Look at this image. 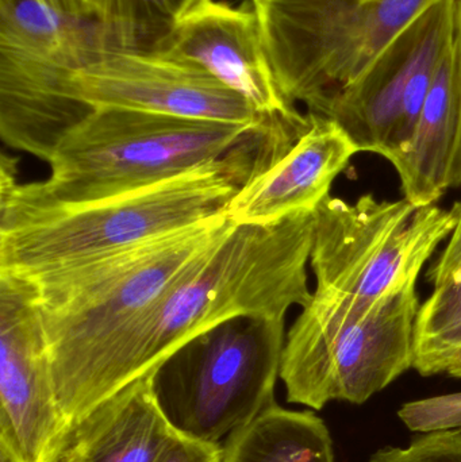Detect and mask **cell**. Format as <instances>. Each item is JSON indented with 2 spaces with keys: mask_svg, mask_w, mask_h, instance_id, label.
Segmentation results:
<instances>
[{
  "mask_svg": "<svg viewBox=\"0 0 461 462\" xmlns=\"http://www.w3.org/2000/svg\"><path fill=\"white\" fill-rule=\"evenodd\" d=\"M233 226L224 214L78 265L22 276L37 293L57 396L70 426L97 407L103 376L135 323Z\"/></svg>",
  "mask_w": 461,
  "mask_h": 462,
  "instance_id": "obj_1",
  "label": "cell"
},
{
  "mask_svg": "<svg viewBox=\"0 0 461 462\" xmlns=\"http://www.w3.org/2000/svg\"><path fill=\"white\" fill-rule=\"evenodd\" d=\"M314 213L271 225H235L127 334L111 360L97 404L153 374L195 337L240 317L286 319L311 300L308 265Z\"/></svg>",
  "mask_w": 461,
  "mask_h": 462,
  "instance_id": "obj_2",
  "label": "cell"
},
{
  "mask_svg": "<svg viewBox=\"0 0 461 462\" xmlns=\"http://www.w3.org/2000/svg\"><path fill=\"white\" fill-rule=\"evenodd\" d=\"M273 127L227 156L164 183L78 206L0 200V271L32 276L78 265L224 216L273 157Z\"/></svg>",
  "mask_w": 461,
  "mask_h": 462,
  "instance_id": "obj_3",
  "label": "cell"
},
{
  "mask_svg": "<svg viewBox=\"0 0 461 462\" xmlns=\"http://www.w3.org/2000/svg\"><path fill=\"white\" fill-rule=\"evenodd\" d=\"M275 121L249 126L94 108L57 143L46 180L19 183L18 160L3 156L0 200L78 206L132 194L227 156Z\"/></svg>",
  "mask_w": 461,
  "mask_h": 462,
  "instance_id": "obj_4",
  "label": "cell"
},
{
  "mask_svg": "<svg viewBox=\"0 0 461 462\" xmlns=\"http://www.w3.org/2000/svg\"><path fill=\"white\" fill-rule=\"evenodd\" d=\"M461 202L449 208L408 199L356 202L327 197L314 211L311 301L344 314H364L417 284L425 263L459 225Z\"/></svg>",
  "mask_w": 461,
  "mask_h": 462,
  "instance_id": "obj_5",
  "label": "cell"
},
{
  "mask_svg": "<svg viewBox=\"0 0 461 462\" xmlns=\"http://www.w3.org/2000/svg\"><path fill=\"white\" fill-rule=\"evenodd\" d=\"M276 83L327 116L430 0H249Z\"/></svg>",
  "mask_w": 461,
  "mask_h": 462,
  "instance_id": "obj_6",
  "label": "cell"
},
{
  "mask_svg": "<svg viewBox=\"0 0 461 462\" xmlns=\"http://www.w3.org/2000/svg\"><path fill=\"white\" fill-rule=\"evenodd\" d=\"M286 319L240 317L195 337L152 374L154 396L187 439L221 444L276 403Z\"/></svg>",
  "mask_w": 461,
  "mask_h": 462,
  "instance_id": "obj_7",
  "label": "cell"
},
{
  "mask_svg": "<svg viewBox=\"0 0 461 462\" xmlns=\"http://www.w3.org/2000/svg\"><path fill=\"white\" fill-rule=\"evenodd\" d=\"M417 284L364 314L309 301L286 336L281 379L287 402L322 410L329 402L363 404L414 366L420 312Z\"/></svg>",
  "mask_w": 461,
  "mask_h": 462,
  "instance_id": "obj_8",
  "label": "cell"
},
{
  "mask_svg": "<svg viewBox=\"0 0 461 462\" xmlns=\"http://www.w3.org/2000/svg\"><path fill=\"white\" fill-rule=\"evenodd\" d=\"M454 0H430L330 111L360 152L394 160L410 143L452 43Z\"/></svg>",
  "mask_w": 461,
  "mask_h": 462,
  "instance_id": "obj_9",
  "label": "cell"
},
{
  "mask_svg": "<svg viewBox=\"0 0 461 462\" xmlns=\"http://www.w3.org/2000/svg\"><path fill=\"white\" fill-rule=\"evenodd\" d=\"M70 429L34 285L0 271V462H57Z\"/></svg>",
  "mask_w": 461,
  "mask_h": 462,
  "instance_id": "obj_10",
  "label": "cell"
},
{
  "mask_svg": "<svg viewBox=\"0 0 461 462\" xmlns=\"http://www.w3.org/2000/svg\"><path fill=\"white\" fill-rule=\"evenodd\" d=\"M62 89L91 110L122 108L249 126L275 121L200 68L151 51H107L69 73Z\"/></svg>",
  "mask_w": 461,
  "mask_h": 462,
  "instance_id": "obj_11",
  "label": "cell"
},
{
  "mask_svg": "<svg viewBox=\"0 0 461 462\" xmlns=\"http://www.w3.org/2000/svg\"><path fill=\"white\" fill-rule=\"evenodd\" d=\"M151 53L200 68L265 118L302 121L306 116L276 83L251 2L202 0Z\"/></svg>",
  "mask_w": 461,
  "mask_h": 462,
  "instance_id": "obj_12",
  "label": "cell"
},
{
  "mask_svg": "<svg viewBox=\"0 0 461 462\" xmlns=\"http://www.w3.org/2000/svg\"><path fill=\"white\" fill-rule=\"evenodd\" d=\"M311 114V113H310ZM313 116L308 132L287 153L241 187L225 210L235 225H271L300 213H314L359 153L343 127Z\"/></svg>",
  "mask_w": 461,
  "mask_h": 462,
  "instance_id": "obj_13",
  "label": "cell"
},
{
  "mask_svg": "<svg viewBox=\"0 0 461 462\" xmlns=\"http://www.w3.org/2000/svg\"><path fill=\"white\" fill-rule=\"evenodd\" d=\"M73 69L61 60L0 46V135L10 148L51 159L91 108L64 94Z\"/></svg>",
  "mask_w": 461,
  "mask_h": 462,
  "instance_id": "obj_14",
  "label": "cell"
},
{
  "mask_svg": "<svg viewBox=\"0 0 461 462\" xmlns=\"http://www.w3.org/2000/svg\"><path fill=\"white\" fill-rule=\"evenodd\" d=\"M181 439L160 409L149 374L75 423L57 462H159Z\"/></svg>",
  "mask_w": 461,
  "mask_h": 462,
  "instance_id": "obj_15",
  "label": "cell"
},
{
  "mask_svg": "<svg viewBox=\"0 0 461 462\" xmlns=\"http://www.w3.org/2000/svg\"><path fill=\"white\" fill-rule=\"evenodd\" d=\"M459 124V92L451 43L438 65L410 143L390 162L409 202L436 205L448 191L449 165Z\"/></svg>",
  "mask_w": 461,
  "mask_h": 462,
  "instance_id": "obj_16",
  "label": "cell"
},
{
  "mask_svg": "<svg viewBox=\"0 0 461 462\" xmlns=\"http://www.w3.org/2000/svg\"><path fill=\"white\" fill-rule=\"evenodd\" d=\"M0 46L59 57L75 69L108 51L97 18L64 13L40 0H0Z\"/></svg>",
  "mask_w": 461,
  "mask_h": 462,
  "instance_id": "obj_17",
  "label": "cell"
},
{
  "mask_svg": "<svg viewBox=\"0 0 461 462\" xmlns=\"http://www.w3.org/2000/svg\"><path fill=\"white\" fill-rule=\"evenodd\" d=\"M222 462H335V456L321 418L273 403L227 437Z\"/></svg>",
  "mask_w": 461,
  "mask_h": 462,
  "instance_id": "obj_18",
  "label": "cell"
},
{
  "mask_svg": "<svg viewBox=\"0 0 461 462\" xmlns=\"http://www.w3.org/2000/svg\"><path fill=\"white\" fill-rule=\"evenodd\" d=\"M202 0H100L97 21L108 51H154Z\"/></svg>",
  "mask_w": 461,
  "mask_h": 462,
  "instance_id": "obj_19",
  "label": "cell"
},
{
  "mask_svg": "<svg viewBox=\"0 0 461 462\" xmlns=\"http://www.w3.org/2000/svg\"><path fill=\"white\" fill-rule=\"evenodd\" d=\"M461 349V265L420 307L414 333V369L422 376L446 374Z\"/></svg>",
  "mask_w": 461,
  "mask_h": 462,
  "instance_id": "obj_20",
  "label": "cell"
},
{
  "mask_svg": "<svg viewBox=\"0 0 461 462\" xmlns=\"http://www.w3.org/2000/svg\"><path fill=\"white\" fill-rule=\"evenodd\" d=\"M368 462H461V431L425 433L408 448L378 450Z\"/></svg>",
  "mask_w": 461,
  "mask_h": 462,
  "instance_id": "obj_21",
  "label": "cell"
},
{
  "mask_svg": "<svg viewBox=\"0 0 461 462\" xmlns=\"http://www.w3.org/2000/svg\"><path fill=\"white\" fill-rule=\"evenodd\" d=\"M398 417L411 431L417 433L461 431V393L403 404Z\"/></svg>",
  "mask_w": 461,
  "mask_h": 462,
  "instance_id": "obj_22",
  "label": "cell"
},
{
  "mask_svg": "<svg viewBox=\"0 0 461 462\" xmlns=\"http://www.w3.org/2000/svg\"><path fill=\"white\" fill-rule=\"evenodd\" d=\"M452 49H454L455 72H456L457 92H459L460 124L451 165H449L448 189H461V0H454Z\"/></svg>",
  "mask_w": 461,
  "mask_h": 462,
  "instance_id": "obj_23",
  "label": "cell"
},
{
  "mask_svg": "<svg viewBox=\"0 0 461 462\" xmlns=\"http://www.w3.org/2000/svg\"><path fill=\"white\" fill-rule=\"evenodd\" d=\"M159 462H222V445L184 437Z\"/></svg>",
  "mask_w": 461,
  "mask_h": 462,
  "instance_id": "obj_24",
  "label": "cell"
},
{
  "mask_svg": "<svg viewBox=\"0 0 461 462\" xmlns=\"http://www.w3.org/2000/svg\"><path fill=\"white\" fill-rule=\"evenodd\" d=\"M461 265V216L456 230L449 238L444 252L441 253L438 260L430 266L428 272V279L435 287L440 285L444 280L448 279L455 271Z\"/></svg>",
  "mask_w": 461,
  "mask_h": 462,
  "instance_id": "obj_25",
  "label": "cell"
},
{
  "mask_svg": "<svg viewBox=\"0 0 461 462\" xmlns=\"http://www.w3.org/2000/svg\"><path fill=\"white\" fill-rule=\"evenodd\" d=\"M40 2L46 3V5L57 8V10L64 11V13L92 16L89 11L87 10L83 0H40Z\"/></svg>",
  "mask_w": 461,
  "mask_h": 462,
  "instance_id": "obj_26",
  "label": "cell"
},
{
  "mask_svg": "<svg viewBox=\"0 0 461 462\" xmlns=\"http://www.w3.org/2000/svg\"><path fill=\"white\" fill-rule=\"evenodd\" d=\"M446 374L455 379L461 380V349L449 358L447 364Z\"/></svg>",
  "mask_w": 461,
  "mask_h": 462,
  "instance_id": "obj_27",
  "label": "cell"
},
{
  "mask_svg": "<svg viewBox=\"0 0 461 462\" xmlns=\"http://www.w3.org/2000/svg\"><path fill=\"white\" fill-rule=\"evenodd\" d=\"M83 3L86 5L87 10L89 11V14H91L92 16H97V18L100 0H83Z\"/></svg>",
  "mask_w": 461,
  "mask_h": 462,
  "instance_id": "obj_28",
  "label": "cell"
},
{
  "mask_svg": "<svg viewBox=\"0 0 461 462\" xmlns=\"http://www.w3.org/2000/svg\"><path fill=\"white\" fill-rule=\"evenodd\" d=\"M365 2H371V0H365Z\"/></svg>",
  "mask_w": 461,
  "mask_h": 462,
  "instance_id": "obj_29",
  "label": "cell"
}]
</instances>
